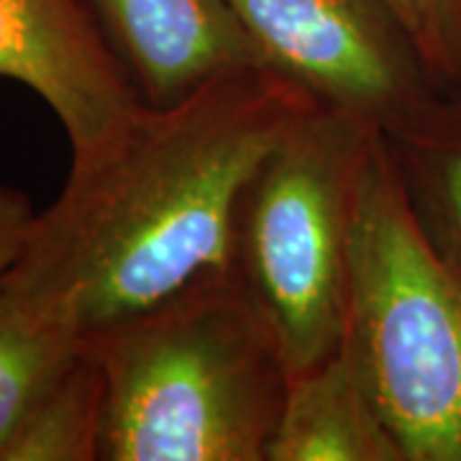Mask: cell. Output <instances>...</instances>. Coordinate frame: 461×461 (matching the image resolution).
<instances>
[{
  "mask_svg": "<svg viewBox=\"0 0 461 461\" xmlns=\"http://www.w3.org/2000/svg\"><path fill=\"white\" fill-rule=\"evenodd\" d=\"M318 103L277 69L247 67L144 105L111 147L72 159L14 267L69 297L85 333L233 269L249 182Z\"/></svg>",
  "mask_w": 461,
  "mask_h": 461,
  "instance_id": "cell-1",
  "label": "cell"
},
{
  "mask_svg": "<svg viewBox=\"0 0 461 461\" xmlns=\"http://www.w3.org/2000/svg\"><path fill=\"white\" fill-rule=\"evenodd\" d=\"M85 341L105 377L100 461H267L290 369L236 267Z\"/></svg>",
  "mask_w": 461,
  "mask_h": 461,
  "instance_id": "cell-2",
  "label": "cell"
},
{
  "mask_svg": "<svg viewBox=\"0 0 461 461\" xmlns=\"http://www.w3.org/2000/svg\"><path fill=\"white\" fill-rule=\"evenodd\" d=\"M341 344L405 461H461V275L412 215L384 131L364 167Z\"/></svg>",
  "mask_w": 461,
  "mask_h": 461,
  "instance_id": "cell-3",
  "label": "cell"
},
{
  "mask_svg": "<svg viewBox=\"0 0 461 461\" xmlns=\"http://www.w3.org/2000/svg\"><path fill=\"white\" fill-rule=\"evenodd\" d=\"M379 131L364 115L318 103L264 157L241 200L233 267L290 375L344 341L359 190Z\"/></svg>",
  "mask_w": 461,
  "mask_h": 461,
  "instance_id": "cell-4",
  "label": "cell"
},
{
  "mask_svg": "<svg viewBox=\"0 0 461 461\" xmlns=\"http://www.w3.org/2000/svg\"><path fill=\"white\" fill-rule=\"evenodd\" d=\"M269 65L315 100L382 131L436 98L441 83L387 0H226Z\"/></svg>",
  "mask_w": 461,
  "mask_h": 461,
  "instance_id": "cell-5",
  "label": "cell"
},
{
  "mask_svg": "<svg viewBox=\"0 0 461 461\" xmlns=\"http://www.w3.org/2000/svg\"><path fill=\"white\" fill-rule=\"evenodd\" d=\"M0 77L50 105L72 159L111 147L147 105L83 0H0Z\"/></svg>",
  "mask_w": 461,
  "mask_h": 461,
  "instance_id": "cell-6",
  "label": "cell"
},
{
  "mask_svg": "<svg viewBox=\"0 0 461 461\" xmlns=\"http://www.w3.org/2000/svg\"><path fill=\"white\" fill-rule=\"evenodd\" d=\"M83 3L147 105H172L233 69H275L226 0Z\"/></svg>",
  "mask_w": 461,
  "mask_h": 461,
  "instance_id": "cell-7",
  "label": "cell"
},
{
  "mask_svg": "<svg viewBox=\"0 0 461 461\" xmlns=\"http://www.w3.org/2000/svg\"><path fill=\"white\" fill-rule=\"evenodd\" d=\"M267 461H405L344 344L290 375Z\"/></svg>",
  "mask_w": 461,
  "mask_h": 461,
  "instance_id": "cell-8",
  "label": "cell"
},
{
  "mask_svg": "<svg viewBox=\"0 0 461 461\" xmlns=\"http://www.w3.org/2000/svg\"><path fill=\"white\" fill-rule=\"evenodd\" d=\"M85 336L69 297L11 264L0 280V448L77 359Z\"/></svg>",
  "mask_w": 461,
  "mask_h": 461,
  "instance_id": "cell-9",
  "label": "cell"
},
{
  "mask_svg": "<svg viewBox=\"0 0 461 461\" xmlns=\"http://www.w3.org/2000/svg\"><path fill=\"white\" fill-rule=\"evenodd\" d=\"M384 139L412 215L461 275V85L441 87Z\"/></svg>",
  "mask_w": 461,
  "mask_h": 461,
  "instance_id": "cell-10",
  "label": "cell"
},
{
  "mask_svg": "<svg viewBox=\"0 0 461 461\" xmlns=\"http://www.w3.org/2000/svg\"><path fill=\"white\" fill-rule=\"evenodd\" d=\"M103 429L105 377L85 341L0 448V461H100Z\"/></svg>",
  "mask_w": 461,
  "mask_h": 461,
  "instance_id": "cell-11",
  "label": "cell"
},
{
  "mask_svg": "<svg viewBox=\"0 0 461 461\" xmlns=\"http://www.w3.org/2000/svg\"><path fill=\"white\" fill-rule=\"evenodd\" d=\"M430 67L444 87L461 85V0H429Z\"/></svg>",
  "mask_w": 461,
  "mask_h": 461,
  "instance_id": "cell-12",
  "label": "cell"
},
{
  "mask_svg": "<svg viewBox=\"0 0 461 461\" xmlns=\"http://www.w3.org/2000/svg\"><path fill=\"white\" fill-rule=\"evenodd\" d=\"M33 211L32 200L26 193L0 182V280L16 262L18 251L26 241V233L32 229Z\"/></svg>",
  "mask_w": 461,
  "mask_h": 461,
  "instance_id": "cell-13",
  "label": "cell"
},
{
  "mask_svg": "<svg viewBox=\"0 0 461 461\" xmlns=\"http://www.w3.org/2000/svg\"><path fill=\"white\" fill-rule=\"evenodd\" d=\"M393 5L397 16L402 18V23L411 29L412 39L418 41V47L423 51L426 62L430 67V11L429 0H387ZM433 69V67H430ZM438 80V77H436ZM444 87V85H441Z\"/></svg>",
  "mask_w": 461,
  "mask_h": 461,
  "instance_id": "cell-14",
  "label": "cell"
}]
</instances>
